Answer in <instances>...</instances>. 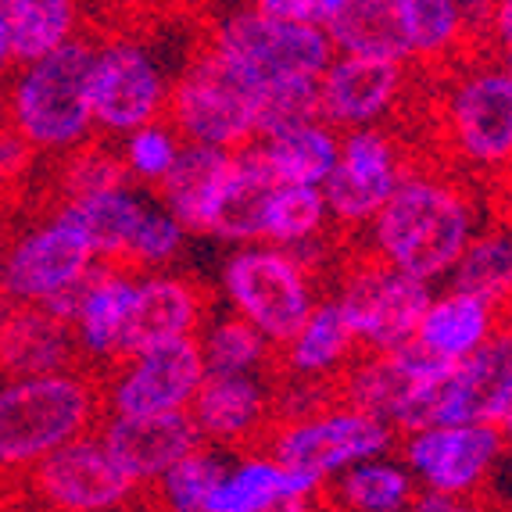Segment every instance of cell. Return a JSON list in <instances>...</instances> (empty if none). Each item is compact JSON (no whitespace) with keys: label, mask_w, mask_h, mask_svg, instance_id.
Returning a JSON list of instances; mask_svg holds the SVG:
<instances>
[{"label":"cell","mask_w":512,"mask_h":512,"mask_svg":"<svg viewBox=\"0 0 512 512\" xmlns=\"http://www.w3.org/2000/svg\"><path fill=\"white\" fill-rule=\"evenodd\" d=\"M498 58H502V65H505V69H509V72H512V51H505V54H498Z\"/></svg>","instance_id":"46"},{"label":"cell","mask_w":512,"mask_h":512,"mask_svg":"<svg viewBox=\"0 0 512 512\" xmlns=\"http://www.w3.org/2000/svg\"><path fill=\"white\" fill-rule=\"evenodd\" d=\"M219 294L230 312L248 319L280 348L319 301L312 265L291 248L251 240L233 244L219 265Z\"/></svg>","instance_id":"7"},{"label":"cell","mask_w":512,"mask_h":512,"mask_svg":"<svg viewBox=\"0 0 512 512\" xmlns=\"http://www.w3.org/2000/svg\"><path fill=\"white\" fill-rule=\"evenodd\" d=\"M133 291H137V269L122 262H97L79 283L69 323L76 333L79 355L97 373L122 359V337H126L129 308H133Z\"/></svg>","instance_id":"20"},{"label":"cell","mask_w":512,"mask_h":512,"mask_svg":"<svg viewBox=\"0 0 512 512\" xmlns=\"http://www.w3.org/2000/svg\"><path fill=\"white\" fill-rule=\"evenodd\" d=\"M15 65L54 51L86 26V0H4Z\"/></svg>","instance_id":"34"},{"label":"cell","mask_w":512,"mask_h":512,"mask_svg":"<svg viewBox=\"0 0 512 512\" xmlns=\"http://www.w3.org/2000/svg\"><path fill=\"white\" fill-rule=\"evenodd\" d=\"M230 455L233 452H226L219 444H194L187 455H180L162 477L147 487L151 498H144V502L169 512H208L215 487L222 484V473L230 466Z\"/></svg>","instance_id":"33"},{"label":"cell","mask_w":512,"mask_h":512,"mask_svg":"<svg viewBox=\"0 0 512 512\" xmlns=\"http://www.w3.org/2000/svg\"><path fill=\"white\" fill-rule=\"evenodd\" d=\"M187 412L201 441L244 452L276 423V384L265 373H208Z\"/></svg>","instance_id":"18"},{"label":"cell","mask_w":512,"mask_h":512,"mask_svg":"<svg viewBox=\"0 0 512 512\" xmlns=\"http://www.w3.org/2000/svg\"><path fill=\"white\" fill-rule=\"evenodd\" d=\"M0 122H4V83H0Z\"/></svg>","instance_id":"47"},{"label":"cell","mask_w":512,"mask_h":512,"mask_svg":"<svg viewBox=\"0 0 512 512\" xmlns=\"http://www.w3.org/2000/svg\"><path fill=\"white\" fill-rule=\"evenodd\" d=\"M430 294H434V283L416 280L366 251L362 258L344 265L333 298L344 308L362 351H391L416 337Z\"/></svg>","instance_id":"11"},{"label":"cell","mask_w":512,"mask_h":512,"mask_svg":"<svg viewBox=\"0 0 512 512\" xmlns=\"http://www.w3.org/2000/svg\"><path fill=\"white\" fill-rule=\"evenodd\" d=\"M498 427H502L505 444H512V405H509V412H505V416H502V423H498Z\"/></svg>","instance_id":"45"},{"label":"cell","mask_w":512,"mask_h":512,"mask_svg":"<svg viewBox=\"0 0 512 512\" xmlns=\"http://www.w3.org/2000/svg\"><path fill=\"white\" fill-rule=\"evenodd\" d=\"M144 208H147V201H144V194H140V187L126 183V187L97 190V194L61 201L51 212L69 222L72 230L90 244L97 262H122Z\"/></svg>","instance_id":"27"},{"label":"cell","mask_w":512,"mask_h":512,"mask_svg":"<svg viewBox=\"0 0 512 512\" xmlns=\"http://www.w3.org/2000/svg\"><path fill=\"white\" fill-rule=\"evenodd\" d=\"M330 208H326L323 187L308 183H276L269 194L262 219V240L291 248L316 269V258L323 255V240L330 230Z\"/></svg>","instance_id":"31"},{"label":"cell","mask_w":512,"mask_h":512,"mask_svg":"<svg viewBox=\"0 0 512 512\" xmlns=\"http://www.w3.org/2000/svg\"><path fill=\"white\" fill-rule=\"evenodd\" d=\"M448 283L459 291L480 294L502 312H512V226L480 222V230L448 273Z\"/></svg>","instance_id":"32"},{"label":"cell","mask_w":512,"mask_h":512,"mask_svg":"<svg viewBox=\"0 0 512 512\" xmlns=\"http://www.w3.org/2000/svg\"><path fill=\"white\" fill-rule=\"evenodd\" d=\"M323 119L319 111V79H280L262 86L258 104V137L280 133V129L301 126V122Z\"/></svg>","instance_id":"38"},{"label":"cell","mask_w":512,"mask_h":512,"mask_svg":"<svg viewBox=\"0 0 512 512\" xmlns=\"http://www.w3.org/2000/svg\"><path fill=\"white\" fill-rule=\"evenodd\" d=\"M208 47L248 72L258 86L280 79H319L333 58V40L323 26L269 15L255 4L222 11L208 29Z\"/></svg>","instance_id":"8"},{"label":"cell","mask_w":512,"mask_h":512,"mask_svg":"<svg viewBox=\"0 0 512 512\" xmlns=\"http://www.w3.org/2000/svg\"><path fill=\"white\" fill-rule=\"evenodd\" d=\"M94 265L97 255L69 222L54 212L33 215L18 226L8 244L4 273H0V298L47 305L58 294L79 287Z\"/></svg>","instance_id":"15"},{"label":"cell","mask_w":512,"mask_h":512,"mask_svg":"<svg viewBox=\"0 0 512 512\" xmlns=\"http://www.w3.org/2000/svg\"><path fill=\"white\" fill-rule=\"evenodd\" d=\"M419 495L416 477L409 473L402 459L387 455H373L362 459L326 484L323 505L348 512H405L412 509Z\"/></svg>","instance_id":"30"},{"label":"cell","mask_w":512,"mask_h":512,"mask_svg":"<svg viewBox=\"0 0 512 512\" xmlns=\"http://www.w3.org/2000/svg\"><path fill=\"white\" fill-rule=\"evenodd\" d=\"M405 169V147L384 126L344 129L337 165L323 183L330 222L337 230H366L402 183Z\"/></svg>","instance_id":"16"},{"label":"cell","mask_w":512,"mask_h":512,"mask_svg":"<svg viewBox=\"0 0 512 512\" xmlns=\"http://www.w3.org/2000/svg\"><path fill=\"white\" fill-rule=\"evenodd\" d=\"M190 237H194V233H190L187 226L169 212V208L151 205V201H147L144 215H140V222H137V230H133V240H129L122 265L137 269V273H147V269H169V265L187 251Z\"/></svg>","instance_id":"36"},{"label":"cell","mask_w":512,"mask_h":512,"mask_svg":"<svg viewBox=\"0 0 512 512\" xmlns=\"http://www.w3.org/2000/svg\"><path fill=\"white\" fill-rule=\"evenodd\" d=\"M208 373H265L276 362V344L237 312L208 316L197 330Z\"/></svg>","instance_id":"35"},{"label":"cell","mask_w":512,"mask_h":512,"mask_svg":"<svg viewBox=\"0 0 512 512\" xmlns=\"http://www.w3.org/2000/svg\"><path fill=\"white\" fill-rule=\"evenodd\" d=\"M18 226H22V219L0 208V273H4V255H8V244H11V237H15Z\"/></svg>","instance_id":"44"},{"label":"cell","mask_w":512,"mask_h":512,"mask_svg":"<svg viewBox=\"0 0 512 512\" xmlns=\"http://www.w3.org/2000/svg\"><path fill=\"white\" fill-rule=\"evenodd\" d=\"M101 376L104 412L151 416V412L190 409L197 387L208 376V366L197 337H172V341L129 351Z\"/></svg>","instance_id":"14"},{"label":"cell","mask_w":512,"mask_h":512,"mask_svg":"<svg viewBox=\"0 0 512 512\" xmlns=\"http://www.w3.org/2000/svg\"><path fill=\"white\" fill-rule=\"evenodd\" d=\"M90 61L94 40L79 33L40 58L22 61L4 83V122L43 158H54L97 133L90 111Z\"/></svg>","instance_id":"3"},{"label":"cell","mask_w":512,"mask_h":512,"mask_svg":"<svg viewBox=\"0 0 512 512\" xmlns=\"http://www.w3.org/2000/svg\"><path fill=\"white\" fill-rule=\"evenodd\" d=\"M480 36L491 43V51L505 54L512 51V0H487Z\"/></svg>","instance_id":"40"},{"label":"cell","mask_w":512,"mask_h":512,"mask_svg":"<svg viewBox=\"0 0 512 512\" xmlns=\"http://www.w3.org/2000/svg\"><path fill=\"white\" fill-rule=\"evenodd\" d=\"M323 491L319 480L291 470L269 448H244L230 455L208 512H301L323 505Z\"/></svg>","instance_id":"19"},{"label":"cell","mask_w":512,"mask_h":512,"mask_svg":"<svg viewBox=\"0 0 512 512\" xmlns=\"http://www.w3.org/2000/svg\"><path fill=\"white\" fill-rule=\"evenodd\" d=\"M512 405V323L498 326L473 355L423 387L412 427L430 423H502Z\"/></svg>","instance_id":"12"},{"label":"cell","mask_w":512,"mask_h":512,"mask_svg":"<svg viewBox=\"0 0 512 512\" xmlns=\"http://www.w3.org/2000/svg\"><path fill=\"white\" fill-rule=\"evenodd\" d=\"M86 366L69 319L47 305L0 298V380Z\"/></svg>","instance_id":"23"},{"label":"cell","mask_w":512,"mask_h":512,"mask_svg":"<svg viewBox=\"0 0 512 512\" xmlns=\"http://www.w3.org/2000/svg\"><path fill=\"white\" fill-rule=\"evenodd\" d=\"M505 448L498 423H430L405 430L402 462L419 491H441L470 505L498 470Z\"/></svg>","instance_id":"13"},{"label":"cell","mask_w":512,"mask_h":512,"mask_svg":"<svg viewBox=\"0 0 512 512\" xmlns=\"http://www.w3.org/2000/svg\"><path fill=\"white\" fill-rule=\"evenodd\" d=\"M40 505V509L61 512H115L133 509L144 502V487L126 477L119 462L111 459L104 441L94 434H83L76 441L61 444L51 455H43L36 466H29L18 480L15 502Z\"/></svg>","instance_id":"9"},{"label":"cell","mask_w":512,"mask_h":512,"mask_svg":"<svg viewBox=\"0 0 512 512\" xmlns=\"http://www.w3.org/2000/svg\"><path fill=\"white\" fill-rule=\"evenodd\" d=\"M452 65L437 101L444 151L459 169L502 176L512 169V72L498 54Z\"/></svg>","instance_id":"4"},{"label":"cell","mask_w":512,"mask_h":512,"mask_svg":"<svg viewBox=\"0 0 512 512\" xmlns=\"http://www.w3.org/2000/svg\"><path fill=\"white\" fill-rule=\"evenodd\" d=\"M233 158H237V151H226V147H212V144H187L183 140L180 154H176V165L154 187L158 190V205L169 208L190 233L205 237L212 212L222 197V187H226V180H230L233 172Z\"/></svg>","instance_id":"25"},{"label":"cell","mask_w":512,"mask_h":512,"mask_svg":"<svg viewBox=\"0 0 512 512\" xmlns=\"http://www.w3.org/2000/svg\"><path fill=\"white\" fill-rule=\"evenodd\" d=\"M480 230V208L459 180L434 169H405L387 205L366 226V251L423 283L448 280Z\"/></svg>","instance_id":"1"},{"label":"cell","mask_w":512,"mask_h":512,"mask_svg":"<svg viewBox=\"0 0 512 512\" xmlns=\"http://www.w3.org/2000/svg\"><path fill=\"white\" fill-rule=\"evenodd\" d=\"M119 140L122 165L129 172V183H137V187H158L176 165V154L183 147V137L165 119L144 122Z\"/></svg>","instance_id":"37"},{"label":"cell","mask_w":512,"mask_h":512,"mask_svg":"<svg viewBox=\"0 0 512 512\" xmlns=\"http://www.w3.org/2000/svg\"><path fill=\"white\" fill-rule=\"evenodd\" d=\"M208 319V291L194 276L147 269L137 273V291L129 308L122 355L140 351L147 344L172 341V337H197Z\"/></svg>","instance_id":"22"},{"label":"cell","mask_w":512,"mask_h":512,"mask_svg":"<svg viewBox=\"0 0 512 512\" xmlns=\"http://www.w3.org/2000/svg\"><path fill=\"white\" fill-rule=\"evenodd\" d=\"M262 86L233 61L201 43L169 83L165 122L187 144H212L240 151L258 140Z\"/></svg>","instance_id":"5"},{"label":"cell","mask_w":512,"mask_h":512,"mask_svg":"<svg viewBox=\"0 0 512 512\" xmlns=\"http://www.w3.org/2000/svg\"><path fill=\"white\" fill-rule=\"evenodd\" d=\"M273 187H276L273 172L265 169L262 154H258L255 140H251L233 158V172L230 180H226V187H222V197L212 212L205 237H215L222 244H251V240H262V219Z\"/></svg>","instance_id":"28"},{"label":"cell","mask_w":512,"mask_h":512,"mask_svg":"<svg viewBox=\"0 0 512 512\" xmlns=\"http://www.w3.org/2000/svg\"><path fill=\"white\" fill-rule=\"evenodd\" d=\"M409 94V65L380 54L333 51L319 76V111L330 126H384Z\"/></svg>","instance_id":"17"},{"label":"cell","mask_w":512,"mask_h":512,"mask_svg":"<svg viewBox=\"0 0 512 512\" xmlns=\"http://www.w3.org/2000/svg\"><path fill=\"white\" fill-rule=\"evenodd\" d=\"M97 11H101L104 18H111L115 26H119L122 18H129V15H140V11H147L154 4V0H90Z\"/></svg>","instance_id":"41"},{"label":"cell","mask_w":512,"mask_h":512,"mask_svg":"<svg viewBox=\"0 0 512 512\" xmlns=\"http://www.w3.org/2000/svg\"><path fill=\"white\" fill-rule=\"evenodd\" d=\"M15 69V47H11V26H8V4L0 0V79L11 76Z\"/></svg>","instance_id":"43"},{"label":"cell","mask_w":512,"mask_h":512,"mask_svg":"<svg viewBox=\"0 0 512 512\" xmlns=\"http://www.w3.org/2000/svg\"><path fill=\"white\" fill-rule=\"evenodd\" d=\"M502 319V308H495L480 294L459 291L448 283V291L430 294V305L423 308V319H419L412 341L423 344L430 355L444 362H462L502 326Z\"/></svg>","instance_id":"26"},{"label":"cell","mask_w":512,"mask_h":512,"mask_svg":"<svg viewBox=\"0 0 512 512\" xmlns=\"http://www.w3.org/2000/svg\"><path fill=\"white\" fill-rule=\"evenodd\" d=\"M169 83L158 54L144 40L126 33H104L94 40L90 61V111L101 137L119 140L144 122L165 119Z\"/></svg>","instance_id":"10"},{"label":"cell","mask_w":512,"mask_h":512,"mask_svg":"<svg viewBox=\"0 0 512 512\" xmlns=\"http://www.w3.org/2000/svg\"><path fill=\"white\" fill-rule=\"evenodd\" d=\"M248 4L269 11V15H280V18H291V22H308V26L326 29L348 0H248Z\"/></svg>","instance_id":"39"},{"label":"cell","mask_w":512,"mask_h":512,"mask_svg":"<svg viewBox=\"0 0 512 512\" xmlns=\"http://www.w3.org/2000/svg\"><path fill=\"white\" fill-rule=\"evenodd\" d=\"M394 444H398V430L387 419L344 402L341 394L323 398L308 409L276 416V423L265 434V448L276 459L319 480L323 487L355 462L394 452Z\"/></svg>","instance_id":"6"},{"label":"cell","mask_w":512,"mask_h":512,"mask_svg":"<svg viewBox=\"0 0 512 512\" xmlns=\"http://www.w3.org/2000/svg\"><path fill=\"white\" fill-rule=\"evenodd\" d=\"M97 437L104 441L111 459L126 470V477H133L140 487H151L180 455L201 444V434L187 409L151 412V416L104 412V419L97 423Z\"/></svg>","instance_id":"21"},{"label":"cell","mask_w":512,"mask_h":512,"mask_svg":"<svg viewBox=\"0 0 512 512\" xmlns=\"http://www.w3.org/2000/svg\"><path fill=\"white\" fill-rule=\"evenodd\" d=\"M412 509H419V512H459V509H466V502H459V498H452V495H441V491H419L416 502H412Z\"/></svg>","instance_id":"42"},{"label":"cell","mask_w":512,"mask_h":512,"mask_svg":"<svg viewBox=\"0 0 512 512\" xmlns=\"http://www.w3.org/2000/svg\"><path fill=\"white\" fill-rule=\"evenodd\" d=\"M104 419V376L94 366L0 380V505L18 480L61 444L94 434Z\"/></svg>","instance_id":"2"},{"label":"cell","mask_w":512,"mask_h":512,"mask_svg":"<svg viewBox=\"0 0 512 512\" xmlns=\"http://www.w3.org/2000/svg\"><path fill=\"white\" fill-rule=\"evenodd\" d=\"M362 351L337 298H319L305 323L276 348V373L298 384H337V376Z\"/></svg>","instance_id":"24"},{"label":"cell","mask_w":512,"mask_h":512,"mask_svg":"<svg viewBox=\"0 0 512 512\" xmlns=\"http://www.w3.org/2000/svg\"><path fill=\"white\" fill-rule=\"evenodd\" d=\"M255 147L276 183L323 187L337 165V154H341V129L330 126L326 119H312L301 126L280 129V133H269V137H258Z\"/></svg>","instance_id":"29"}]
</instances>
